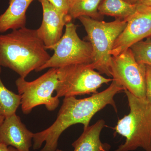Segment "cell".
I'll list each match as a JSON object with an SVG mask.
<instances>
[{"mask_svg": "<svg viewBox=\"0 0 151 151\" xmlns=\"http://www.w3.org/2000/svg\"><path fill=\"white\" fill-rule=\"evenodd\" d=\"M60 12L68 15L70 0H47Z\"/></svg>", "mask_w": 151, "mask_h": 151, "instance_id": "18", "label": "cell"}, {"mask_svg": "<svg viewBox=\"0 0 151 151\" xmlns=\"http://www.w3.org/2000/svg\"><path fill=\"white\" fill-rule=\"evenodd\" d=\"M139 4H142L151 8V0H142Z\"/></svg>", "mask_w": 151, "mask_h": 151, "instance_id": "20", "label": "cell"}, {"mask_svg": "<svg viewBox=\"0 0 151 151\" xmlns=\"http://www.w3.org/2000/svg\"><path fill=\"white\" fill-rule=\"evenodd\" d=\"M35 0H10L8 8L0 15V33L25 27L28 8Z\"/></svg>", "mask_w": 151, "mask_h": 151, "instance_id": "12", "label": "cell"}, {"mask_svg": "<svg viewBox=\"0 0 151 151\" xmlns=\"http://www.w3.org/2000/svg\"><path fill=\"white\" fill-rule=\"evenodd\" d=\"M130 48L139 63L151 65V37L137 42Z\"/></svg>", "mask_w": 151, "mask_h": 151, "instance_id": "17", "label": "cell"}, {"mask_svg": "<svg viewBox=\"0 0 151 151\" xmlns=\"http://www.w3.org/2000/svg\"><path fill=\"white\" fill-rule=\"evenodd\" d=\"M126 27L116 39L111 51L116 56L144 39L151 37V8L137 4L136 11L126 20Z\"/></svg>", "mask_w": 151, "mask_h": 151, "instance_id": "9", "label": "cell"}, {"mask_svg": "<svg viewBox=\"0 0 151 151\" xmlns=\"http://www.w3.org/2000/svg\"><path fill=\"white\" fill-rule=\"evenodd\" d=\"M102 0H70L68 15L71 19L81 16L100 20L102 15L98 9Z\"/></svg>", "mask_w": 151, "mask_h": 151, "instance_id": "15", "label": "cell"}, {"mask_svg": "<svg viewBox=\"0 0 151 151\" xmlns=\"http://www.w3.org/2000/svg\"><path fill=\"white\" fill-rule=\"evenodd\" d=\"M124 1L131 4L134 5L139 4L140 2L142 0H124Z\"/></svg>", "mask_w": 151, "mask_h": 151, "instance_id": "22", "label": "cell"}, {"mask_svg": "<svg viewBox=\"0 0 151 151\" xmlns=\"http://www.w3.org/2000/svg\"><path fill=\"white\" fill-rule=\"evenodd\" d=\"M34 133L28 129L16 113L5 118L0 127V142L19 151H30Z\"/></svg>", "mask_w": 151, "mask_h": 151, "instance_id": "11", "label": "cell"}, {"mask_svg": "<svg viewBox=\"0 0 151 151\" xmlns=\"http://www.w3.org/2000/svg\"><path fill=\"white\" fill-rule=\"evenodd\" d=\"M37 29L24 27L0 35V67L8 68L25 78L50 58Z\"/></svg>", "mask_w": 151, "mask_h": 151, "instance_id": "2", "label": "cell"}, {"mask_svg": "<svg viewBox=\"0 0 151 151\" xmlns=\"http://www.w3.org/2000/svg\"><path fill=\"white\" fill-rule=\"evenodd\" d=\"M78 19L85 28L86 40L91 43L93 50L90 65L101 74L111 77V51L116 39L127 26V21L116 19L107 22L86 16Z\"/></svg>", "mask_w": 151, "mask_h": 151, "instance_id": "4", "label": "cell"}, {"mask_svg": "<svg viewBox=\"0 0 151 151\" xmlns=\"http://www.w3.org/2000/svg\"><path fill=\"white\" fill-rule=\"evenodd\" d=\"M123 90L124 88L113 80L108 88L90 97L81 99L75 97H64L52 125L46 129L34 133V147L39 149L45 142L40 151H56L60 137L68 127L80 124L86 129L93 116L108 105H111L117 112L114 97Z\"/></svg>", "mask_w": 151, "mask_h": 151, "instance_id": "1", "label": "cell"}, {"mask_svg": "<svg viewBox=\"0 0 151 151\" xmlns=\"http://www.w3.org/2000/svg\"><path fill=\"white\" fill-rule=\"evenodd\" d=\"M9 150V151H19L17 150L15 148L13 147H11V146H9L8 147ZM56 151H63L61 150H58V149H57L56 150Z\"/></svg>", "mask_w": 151, "mask_h": 151, "instance_id": "23", "label": "cell"}, {"mask_svg": "<svg viewBox=\"0 0 151 151\" xmlns=\"http://www.w3.org/2000/svg\"><path fill=\"white\" fill-rule=\"evenodd\" d=\"M58 83L57 68H50L33 81L19 77L16 81L19 94L21 95L22 110L25 115L29 114L33 108L45 105L48 111H54L59 105V98L52 96Z\"/></svg>", "mask_w": 151, "mask_h": 151, "instance_id": "7", "label": "cell"}, {"mask_svg": "<svg viewBox=\"0 0 151 151\" xmlns=\"http://www.w3.org/2000/svg\"><path fill=\"white\" fill-rule=\"evenodd\" d=\"M0 151H9L8 146L4 143L0 142Z\"/></svg>", "mask_w": 151, "mask_h": 151, "instance_id": "21", "label": "cell"}, {"mask_svg": "<svg viewBox=\"0 0 151 151\" xmlns=\"http://www.w3.org/2000/svg\"><path fill=\"white\" fill-rule=\"evenodd\" d=\"M146 100L151 105V65H146Z\"/></svg>", "mask_w": 151, "mask_h": 151, "instance_id": "19", "label": "cell"}, {"mask_svg": "<svg viewBox=\"0 0 151 151\" xmlns=\"http://www.w3.org/2000/svg\"><path fill=\"white\" fill-rule=\"evenodd\" d=\"M38 1L42 6L43 15L41 25L37 31L46 49H50L62 37L63 27L72 19L60 12L47 0Z\"/></svg>", "mask_w": 151, "mask_h": 151, "instance_id": "10", "label": "cell"}, {"mask_svg": "<svg viewBox=\"0 0 151 151\" xmlns=\"http://www.w3.org/2000/svg\"><path fill=\"white\" fill-rule=\"evenodd\" d=\"M137 4H131L124 0H102L98 10L101 15L115 17L126 20L136 11Z\"/></svg>", "mask_w": 151, "mask_h": 151, "instance_id": "14", "label": "cell"}, {"mask_svg": "<svg viewBox=\"0 0 151 151\" xmlns=\"http://www.w3.org/2000/svg\"><path fill=\"white\" fill-rule=\"evenodd\" d=\"M5 117L4 116H0V127H1V124H2L3 122H4V120Z\"/></svg>", "mask_w": 151, "mask_h": 151, "instance_id": "24", "label": "cell"}, {"mask_svg": "<svg viewBox=\"0 0 151 151\" xmlns=\"http://www.w3.org/2000/svg\"><path fill=\"white\" fill-rule=\"evenodd\" d=\"M105 126V121L101 119L84 129L81 136L72 144L73 151H110L111 145L102 142L100 139Z\"/></svg>", "mask_w": 151, "mask_h": 151, "instance_id": "13", "label": "cell"}, {"mask_svg": "<svg viewBox=\"0 0 151 151\" xmlns=\"http://www.w3.org/2000/svg\"><path fill=\"white\" fill-rule=\"evenodd\" d=\"M89 64H73L57 68L56 97H75L97 93L103 84L113 81L93 69Z\"/></svg>", "mask_w": 151, "mask_h": 151, "instance_id": "5", "label": "cell"}, {"mask_svg": "<svg viewBox=\"0 0 151 151\" xmlns=\"http://www.w3.org/2000/svg\"><path fill=\"white\" fill-rule=\"evenodd\" d=\"M62 37L50 50L54 53L50 58L36 71L47 68H59L73 64H89L93 59L91 43L82 40L78 35L77 26L70 22L65 25Z\"/></svg>", "mask_w": 151, "mask_h": 151, "instance_id": "6", "label": "cell"}, {"mask_svg": "<svg viewBox=\"0 0 151 151\" xmlns=\"http://www.w3.org/2000/svg\"><path fill=\"white\" fill-rule=\"evenodd\" d=\"M124 91L130 112L119 120L114 130L126 139L115 151H133L139 148L151 151V105L127 89Z\"/></svg>", "mask_w": 151, "mask_h": 151, "instance_id": "3", "label": "cell"}, {"mask_svg": "<svg viewBox=\"0 0 151 151\" xmlns=\"http://www.w3.org/2000/svg\"><path fill=\"white\" fill-rule=\"evenodd\" d=\"M1 68L0 67V75ZM21 103V95L8 89L2 81L0 76V116L5 117L16 114Z\"/></svg>", "mask_w": 151, "mask_h": 151, "instance_id": "16", "label": "cell"}, {"mask_svg": "<svg viewBox=\"0 0 151 151\" xmlns=\"http://www.w3.org/2000/svg\"><path fill=\"white\" fill-rule=\"evenodd\" d=\"M110 71L113 80L135 97L146 100V65L136 60L131 49L112 56Z\"/></svg>", "mask_w": 151, "mask_h": 151, "instance_id": "8", "label": "cell"}]
</instances>
